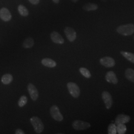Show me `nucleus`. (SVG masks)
Masks as SVG:
<instances>
[{"mask_svg":"<svg viewBox=\"0 0 134 134\" xmlns=\"http://www.w3.org/2000/svg\"><path fill=\"white\" fill-rule=\"evenodd\" d=\"M50 113L53 119L57 121H62L64 118L57 106L53 105L50 109Z\"/></svg>","mask_w":134,"mask_h":134,"instance_id":"4","label":"nucleus"},{"mask_svg":"<svg viewBox=\"0 0 134 134\" xmlns=\"http://www.w3.org/2000/svg\"><path fill=\"white\" fill-rule=\"evenodd\" d=\"M105 79L108 82L113 84H117L118 81L115 73L112 71H109L107 72L105 76Z\"/></svg>","mask_w":134,"mask_h":134,"instance_id":"13","label":"nucleus"},{"mask_svg":"<svg viewBox=\"0 0 134 134\" xmlns=\"http://www.w3.org/2000/svg\"><path fill=\"white\" fill-rule=\"evenodd\" d=\"M120 53L126 59L134 64V54L125 51H121Z\"/></svg>","mask_w":134,"mask_h":134,"instance_id":"20","label":"nucleus"},{"mask_svg":"<svg viewBox=\"0 0 134 134\" xmlns=\"http://www.w3.org/2000/svg\"><path fill=\"white\" fill-rule=\"evenodd\" d=\"M80 72L81 75L86 78H90L91 77V74L90 71L85 68H80Z\"/></svg>","mask_w":134,"mask_h":134,"instance_id":"22","label":"nucleus"},{"mask_svg":"<svg viewBox=\"0 0 134 134\" xmlns=\"http://www.w3.org/2000/svg\"><path fill=\"white\" fill-rule=\"evenodd\" d=\"M41 64L43 66L48 68H54L57 66V63L50 58H44L41 60Z\"/></svg>","mask_w":134,"mask_h":134,"instance_id":"14","label":"nucleus"},{"mask_svg":"<svg viewBox=\"0 0 134 134\" xmlns=\"http://www.w3.org/2000/svg\"><path fill=\"white\" fill-rule=\"evenodd\" d=\"M12 16L10 10L6 8H3L0 10V18L3 21L8 22L12 19Z\"/></svg>","mask_w":134,"mask_h":134,"instance_id":"9","label":"nucleus"},{"mask_svg":"<svg viewBox=\"0 0 134 134\" xmlns=\"http://www.w3.org/2000/svg\"><path fill=\"white\" fill-rule=\"evenodd\" d=\"M15 134H25V133L24 131H23L22 130L20 129H17L15 130Z\"/></svg>","mask_w":134,"mask_h":134,"instance_id":"26","label":"nucleus"},{"mask_svg":"<svg viewBox=\"0 0 134 134\" xmlns=\"http://www.w3.org/2000/svg\"><path fill=\"white\" fill-rule=\"evenodd\" d=\"M98 8V5L94 3H87L82 7L83 10L87 11V12H90V11H92V10H97Z\"/></svg>","mask_w":134,"mask_h":134,"instance_id":"16","label":"nucleus"},{"mask_svg":"<svg viewBox=\"0 0 134 134\" xmlns=\"http://www.w3.org/2000/svg\"><path fill=\"white\" fill-rule=\"evenodd\" d=\"M50 38L54 43L59 44L64 43V39L60 34L56 31H53L50 34Z\"/></svg>","mask_w":134,"mask_h":134,"instance_id":"11","label":"nucleus"},{"mask_svg":"<svg viewBox=\"0 0 134 134\" xmlns=\"http://www.w3.org/2000/svg\"><path fill=\"white\" fill-rule=\"evenodd\" d=\"M29 94L33 101H36L39 97V92L36 87L32 83H29L27 86Z\"/></svg>","mask_w":134,"mask_h":134,"instance_id":"6","label":"nucleus"},{"mask_svg":"<svg viewBox=\"0 0 134 134\" xmlns=\"http://www.w3.org/2000/svg\"><path fill=\"white\" fill-rule=\"evenodd\" d=\"M117 32L124 36L131 35L134 33V24H132L122 25L116 29Z\"/></svg>","mask_w":134,"mask_h":134,"instance_id":"2","label":"nucleus"},{"mask_svg":"<svg viewBox=\"0 0 134 134\" xmlns=\"http://www.w3.org/2000/svg\"><path fill=\"white\" fill-rule=\"evenodd\" d=\"M102 98L104 101L107 109H110L113 104L111 96L107 91H103L102 93Z\"/></svg>","mask_w":134,"mask_h":134,"instance_id":"8","label":"nucleus"},{"mask_svg":"<svg viewBox=\"0 0 134 134\" xmlns=\"http://www.w3.org/2000/svg\"><path fill=\"white\" fill-rule=\"evenodd\" d=\"M72 1L73 2H75V3H76V2H77L79 0H72Z\"/></svg>","mask_w":134,"mask_h":134,"instance_id":"28","label":"nucleus"},{"mask_svg":"<svg viewBox=\"0 0 134 134\" xmlns=\"http://www.w3.org/2000/svg\"><path fill=\"white\" fill-rule=\"evenodd\" d=\"M34 44V39L31 37H28L24 40L23 43V46L25 49H29L32 47Z\"/></svg>","mask_w":134,"mask_h":134,"instance_id":"17","label":"nucleus"},{"mask_svg":"<svg viewBox=\"0 0 134 134\" xmlns=\"http://www.w3.org/2000/svg\"><path fill=\"white\" fill-rule=\"evenodd\" d=\"M125 76L128 80L134 82V70L127 69L125 71Z\"/></svg>","mask_w":134,"mask_h":134,"instance_id":"18","label":"nucleus"},{"mask_svg":"<svg viewBox=\"0 0 134 134\" xmlns=\"http://www.w3.org/2000/svg\"><path fill=\"white\" fill-rule=\"evenodd\" d=\"M72 126L74 129L77 131H81L87 129L91 127V124L81 120H75L73 122Z\"/></svg>","mask_w":134,"mask_h":134,"instance_id":"5","label":"nucleus"},{"mask_svg":"<svg viewBox=\"0 0 134 134\" xmlns=\"http://www.w3.org/2000/svg\"><path fill=\"white\" fill-rule=\"evenodd\" d=\"M67 87L70 94L74 98H77L80 96V89L76 83L69 82L67 83Z\"/></svg>","mask_w":134,"mask_h":134,"instance_id":"3","label":"nucleus"},{"mask_svg":"<svg viewBox=\"0 0 134 134\" xmlns=\"http://www.w3.org/2000/svg\"><path fill=\"white\" fill-rule=\"evenodd\" d=\"M130 119L131 118L128 115L119 114L115 119V124L117 125L119 124H126L129 122Z\"/></svg>","mask_w":134,"mask_h":134,"instance_id":"12","label":"nucleus"},{"mask_svg":"<svg viewBox=\"0 0 134 134\" xmlns=\"http://www.w3.org/2000/svg\"><path fill=\"white\" fill-rule=\"evenodd\" d=\"M100 63L101 64L106 67L111 68L113 67L115 65V62L114 60L112 58L110 57H105L100 59Z\"/></svg>","mask_w":134,"mask_h":134,"instance_id":"10","label":"nucleus"},{"mask_svg":"<svg viewBox=\"0 0 134 134\" xmlns=\"http://www.w3.org/2000/svg\"><path fill=\"white\" fill-rule=\"evenodd\" d=\"M108 133L109 134H116L117 133L116 125L115 124H110L108 127Z\"/></svg>","mask_w":134,"mask_h":134,"instance_id":"24","label":"nucleus"},{"mask_svg":"<svg viewBox=\"0 0 134 134\" xmlns=\"http://www.w3.org/2000/svg\"><path fill=\"white\" fill-rule=\"evenodd\" d=\"M27 97L25 96H21L18 101V105L20 107H23L25 105L27 102Z\"/></svg>","mask_w":134,"mask_h":134,"instance_id":"23","label":"nucleus"},{"mask_svg":"<svg viewBox=\"0 0 134 134\" xmlns=\"http://www.w3.org/2000/svg\"><path fill=\"white\" fill-rule=\"evenodd\" d=\"M65 34L70 42H74L77 38V33L74 29L67 26L64 30Z\"/></svg>","mask_w":134,"mask_h":134,"instance_id":"7","label":"nucleus"},{"mask_svg":"<svg viewBox=\"0 0 134 134\" xmlns=\"http://www.w3.org/2000/svg\"><path fill=\"white\" fill-rule=\"evenodd\" d=\"M117 133L119 134H124L126 131L127 128L124 124H119L116 125Z\"/></svg>","mask_w":134,"mask_h":134,"instance_id":"21","label":"nucleus"},{"mask_svg":"<svg viewBox=\"0 0 134 134\" xmlns=\"http://www.w3.org/2000/svg\"><path fill=\"white\" fill-rule=\"evenodd\" d=\"M30 122L34 127L36 134H41L44 130V126L42 120L37 116H32L30 119Z\"/></svg>","mask_w":134,"mask_h":134,"instance_id":"1","label":"nucleus"},{"mask_svg":"<svg viewBox=\"0 0 134 134\" xmlns=\"http://www.w3.org/2000/svg\"><path fill=\"white\" fill-rule=\"evenodd\" d=\"M29 1L31 4L34 5H38L40 2V0H29Z\"/></svg>","mask_w":134,"mask_h":134,"instance_id":"25","label":"nucleus"},{"mask_svg":"<svg viewBox=\"0 0 134 134\" xmlns=\"http://www.w3.org/2000/svg\"><path fill=\"white\" fill-rule=\"evenodd\" d=\"M18 10L19 14L23 16H27L29 14V10L24 5H19L18 6Z\"/></svg>","mask_w":134,"mask_h":134,"instance_id":"19","label":"nucleus"},{"mask_svg":"<svg viewBox=\"0 0 134 134\" xmlns=\"http://www.w3.org/2000/svg\"><path fill=\"white\" fill-rule=\"evenodd\" d=\"M14 80L13 76L10 74H6L3 75L1 78V81L4 85H9Z\"/></svg>","mask_w":134,"mask_h":134,"instance_id":"15","label":"nucleus"},{"mask_svg":"<svg viewBox=\"0 0 134 134\" xmlns=\"http://www.w3.org/2000/svg\"><path fill=\"white\" fill-rule=\"evenodd\" d=\"M52 1L56 4H58L59 3V1H60V0H52Z\"/></svg>","mask_w":134,"mask_h":134,"instance_id":"27","label":"nucleus"}]
</instances>
